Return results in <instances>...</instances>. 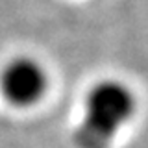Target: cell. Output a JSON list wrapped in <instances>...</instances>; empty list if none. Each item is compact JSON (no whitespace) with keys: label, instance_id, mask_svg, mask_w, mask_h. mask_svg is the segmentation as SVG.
I'll list each match as a JSON object with an SVG mask.
<instances>
[{"label":"cell","instance_id":"obj_1","mask_svg":"<svg viewBox=\"0 0 148 148\" xmlns=\"http://www.w3.org/2000/svg\"><path fill=\"white\" fill-rule=\"evenodd\" d=\"M135 98L124 83H96L85 98L83 119L74 132L78 148H108L117 132L133 115Z\"/></svg>","mask_w":148,"mask_h":148},{"label":"cell","instance_id":"obj_2","mask_svg":"<svg viewBox=\"0 0 148 148\" xmlns=\"http://www.w3.org/2000/svg\"><path fill=\"white\" fill-rule=\"evenodd\" d=\"M0 87L13 106H32L46 91V74L37 61L18 58L4 69Z\"/></svg>","mask_w":148,"mask_h":148}]
</instances>
